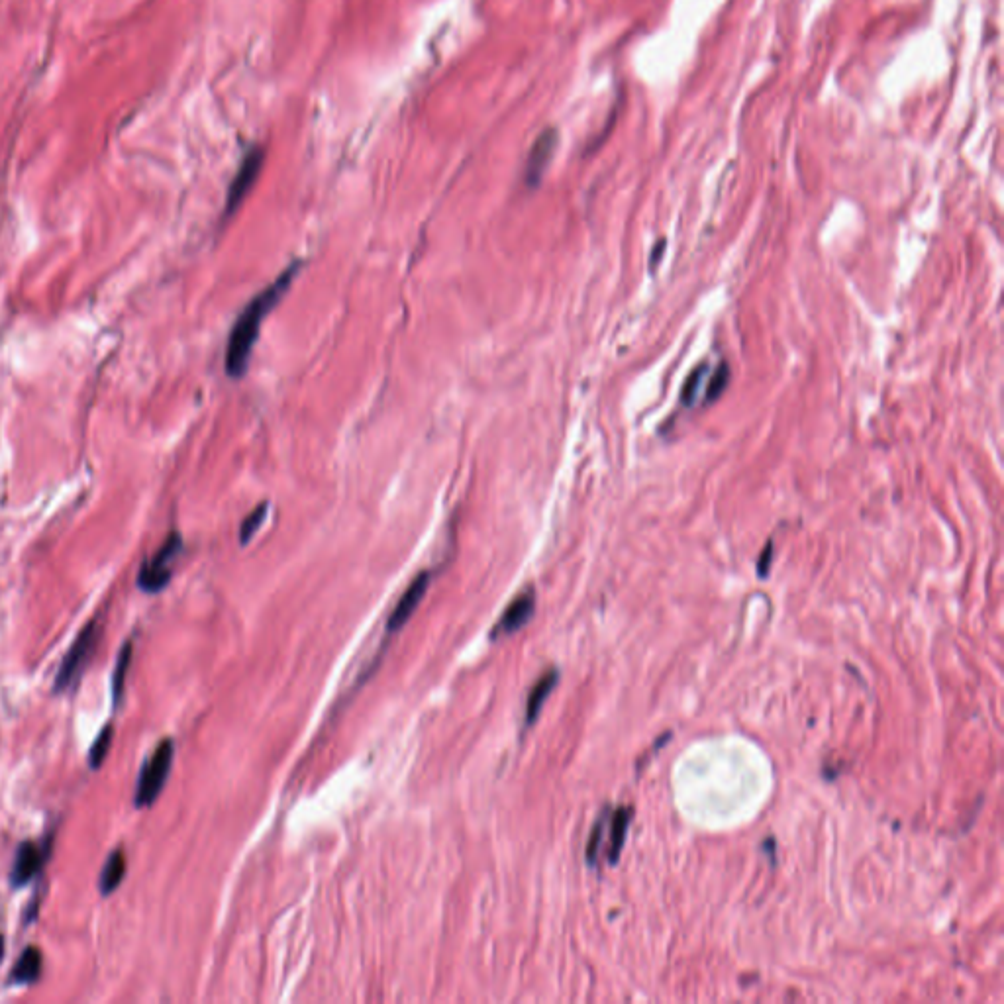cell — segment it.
<instances>
[{"mask_svg": "<svg viewBox=\"0 0 1004 1004\" xmlns=\"http://www.w3.org/2000/svg\"><path fill=\"white\" fill-rule=\"evenodd\" d=\"M301 267L302 261H295L291 267H287L277 277V281H273L253 301L248 302V306L238 316V320L230 332L228 346H226V373L230 377L240 379L246 375L248 365H250L251 352H253L255 342L259 338V330L263 326V320L277 306V302L285 297V293L289 291V287L295 281Z\"/></svg>", "mask_w": 1004, "mask_h": 1004, "instance_id": "cell-1", "label": "cell"}, {"mask_svg": "<svg viewBox=\"0 0 1004 1004\" xmlns=\"http://www.w3.org/2000/svg\"><path fill=\"white\" fill-rule=\"evenodd\" d=\"M173 757H175V744H173V740L165 738L153 750L150 759L142 767L138 787H136V797H134V803L138 808L151 806L157 801V797L163 791L165 781L169 779Z\"/></svg>", "mask_w": 1004, "mask_h": 1004, "instance_id": "cell-2", "label": "cell"}, {"mask_svg": "<svg viewBox=\"0 0 1004 1004\" xmlns=\"http://www.w3.org/2000/svg\"><path fill=\"white\" fill-rule=\"evenodd\" d=\"M181 552H183V538L179 532H171L155 555L140 567L138 587L148 595L163 591L173 577V563L177 561Z\"/></svg>", "mask_w": 1004, "mask_h": 1004, "instance_id": "cell-3", "label": "cell"}, {"mask_svg": "<svg viewBox=\"0 0 1004 1004\" xmlns=\"http://www.w3.org/2000/svg\"><path fill=\"white\" fill-rule=\"evenodd\" d=\"M99 636H101V626L97 620H91L83 628V632L77 636V640L73 642V646L69 648V652L65 653V657L61 661V667L57 671L55 685H53L55 693H63L79 677V673L85 669V665L89 663L91 655L97 648Z\"/></svg>", "mask_w": 1004, "mask_h": 1004, "instance_id": "cell-4", "label": "cell"}, {"mask_svg": "<svg viewBox=\"0 0 1004 1004\" xmlns=\"http://www.w3.org/2000/svg\"><path fill=\"white\" fill-rule=\"evenodd\" d=\"M261 165H263V151L253 150L244 157L232 185H230V191H228V201H226V216L234 214L238 210V206L244 202V199L248 197V193L251 191V187L255 185L257 181V175L261 171Z\"/></svg>", "mask_w": 1004, "mask_h": 1004, "instance_id": "cell-5", "label": "cell"}, {"mask_svg": "<svg viewBox=\"0 0 1004 1004\" xmlns=\"http://www.w3.org/2000/svg\"><path fill=\"white\" fill-rule=\"evenodd\" d=\"M534 610H536V595L532 591L518 595L502 612L501 620L493 626L491 640H501L504 636L518 632L524 624L530 622V618L534 616Z\"/></svg>", "mask_w": 1004, "mask_h": 1004, "instance_id": "cell-6", "label": "cell"}, {"mask_svg": "<svg viewBox=\"0 0 1004 1004\" xmlns=\"http://www.w3.org/2000/svg\"><path fill=\"white\" fill-rule=\"evenodd\" d=\"M428 587H430V573L424 571V573L416 575V579L408 585V589L404 591L401 601L393 608V612H391V616L387 620V630L391 634L399 632L402 626L412 618V614L416 612L418 604L422 603Z\"/></svg>", "mask_w": 1004, "mask_h": 1004, "instance_id": "cell-7", "label": "cell"}, {"mask_svg": "<svg viewBox=\"0 0 1004 1004\" xmlns=\"http://www.w3.org/2000/svg\"><path fill=\"white\" fill-rule=\"evenodd\" d=\"M46 852H42L34 842H24L20 848H18V854H16V861H14V869H12V885L14 887H24L26 883H30L44 867V861H46Z\"/></svg>", "mask_w": 1004, "mask_h": 1004, "instance_id": "cell-8", "label": "cell"}, {"mask_svg": "<svg viewBox=\"0 0 1004 1004\" xmlns=\"http://www.w3.org/2000/svg\"><path fill=\"white\" fill-rule=\"evenodd\" d=\"M632 814L634 810L630 806H620L616 808L612 814H610V820H608V830H610V840H608V861L610 865H614L618 861V857L622 854V848H624V842H626V834H628V828H630V822H632Z\"/></svg>", "mask_w": 1004, "mask_h": 1004, "instance_id": "cell-9", "label": "cell"}, {"mask_svg": "<svg viewBox=\"0 0 1004 1004\" xmlns=\"http://www.w3.org/2000/svg\"><path fill=\"white\" fill-rule=\"evenodd\" d=\"M553 150H555V132L553 130H548L544 136L538 138L536 146L532 148V153L528 157V165H526V181L530 185H536L544 173V169L548 167L550 159H552Z\"/></svg>", "mask_w": 1004, "mask_h": 1004, "instance_id": "cell-10", "label": "cell"}, {"mask_svg": "<svg viewBox=\"0 0 1004 1004\" xmlns=\"http://www.w3.org/2000/svg\"><path fill=\"white\" fill-rule=\"evenodd\" d=\"M559 683V671L557 669H550L548 673H544L538 683L532 687L530 695H528V701H526V722L528 724H534L538 714L542 712L544 708V703L548 701V697L552 695L555 685Z\"/></svg>", "mask_w": 1004, "mask_h": 1004, "instance_id": "cell-11", "label": "cell"}, {"mask_svg": "<svg viewBox=\"0 0 1004 1004\" xmlns=\"http://www.w3.org/2000/svg\"><path fill=\"white\" fill-rule=\"evenodd\" d=\"M126 869H128V863H126V855L122 850H116L108 855V859L102 867L101 879H99V889L104 897L112 895L120 887V883L124 881Z\"/></svg>", "mask_w": 1004, "mask_h": 1004, "instance_id": "cell-12", "label": "cell"}, {"mask_svg": "<svg viewBox=\"0 0 1004 1004\" xmlns=\"http://www.w3.org/2000/svg\"><path fill=\"white\" fill-rule=\"evenodd\" d=\"M42 973V952L34 946L26 948L12 971V981L18 985L34 983Z\"/></svg>", "mask_w": 1004, "mask_h": 1004, "instance_id": "cell-13", "label": "cell"}, {"mask_svg": "<svg viewBox=\"0 0 1004 1004\" xmlns=\"http://www.w3.org/2000/svg\"><path fill=\"white\" fill-rule=\"evenodd\" d=\"M130 661H132V642H126L122 646L120 653H118V659H116V665H114V671H112V703H114V706H120V701H122V695H124V689H126V675H128V669H130Z\"/></svg>", "mask_w": 1004, "mask_h": 1004, "instance_id": "cell-14", "label": "cell"}, {"mask_svg": "<svg viewBox=\"0 0 1004 1004\" xmlns=\"http://www.w3.org/2000/svg\"><path fill=\"white\" fill-rule=\"evenodd\" d=\"M112 736H114V726L112 724H106L99 734V738L95 740V744L91 746V752H89V765L91 769H99L106 755L110 752V746H112Z\"/></svg>", "mask_w": 1004, "mask_h": 1004, "instance_id": "cell-15", "label": "cell"}, {"mask_svg": "<svg viewBox=\"0 0 1004 1004\" xmlns=\"http://www.w3.org/2000/svg\"><path fill=\"white\" fill-rule=\"evenodd\" d=\"M267 508H269V504H267V502L259 504V506L251 512L250 516L242 522V528H240V542H242V544H248L251 538L255 536V532L261 528V524H263V522H265V518H267Z\"/></svg>", "mask_w": 1004, "mask_h": 1004, "instance_id": "cell-16", "label": "cell"}, {"mask_svg": "<svg viewBox=\"0 0 1004 1004\" xmlns=\"http://www.w3.org/2000/svg\"><path fill=\"white\" fill-rule=\"evenodd\" d=\"M728 379H730V369H728V365L724 363V365H720V367L716 369V373L712 375V379H710V383H708V387H706L704 402L716 401V399L724 393V389H726V385H728Z\"/></svg>", "mask_w": 1004, "mask_h": 1004, "instance_id": "cell-17", "label": "cell"}, {"mask_svg": "<svg viewBox=\"0 0 1004 1004\" xmlns=\"http://www.w3.org/2000/svg\"><path fill=\"white\" fill-rule=\"evenodd\" d=\"M706 371H708V365H701V367H697V369L689 375V379L685 381V387H683V395H681V399H683V402H685L687 406H689V404H693L695 399H697V391H699V389H701V385H703V379L704 375H706Z\"/></svg>", "mask_w": 1004, "mask_h": 1004, "instance_id": "cell-18", "label": "cell"}, {"mask_svg": "<svg viewBox=\"0 0 1004 1004\" xmlns=\"http://www.w3.org/2000/svg\"><path fill=\"white\" fill-rule=\"evenodd\" d=\"M604 826H606V816H603V818L595 824L593 834H591V840H589V844H587V861H589V865H595V863H597L599 850H601V846H603Z\"/></svg>", "mask_w": 1004, "mask_h": 1004, "instance_id": "cell-19", "label": "cell"}, {"mask_svg": "<svg viewBox=\"0 0 1004 1004\" xmlns=\"http://www.w3.org/2000/svg\"><path fill=\"white\" fill-rule=\"evenodd\" d=\"M771 553H773V546H771V544H767L765 552L761 553L759 565H757V569H759V577H765V575H767L769 565H771Z\"/></svg>", "mask_w": 1004, "mask_h": 1004, "instance_id": "cell-20", "label": "cell"}, {"mask_svg": "<svg viewBox=\"0 0 1004 1004\" xmlns=\"http://www.w3.org/2000/svg\"><path fill=\"white\" fill-rule=\"evenodd\" d=\"M2 955H4V940L0 936V961H2Z\"/></svg>", "mask_w": 1004, "mask_h": 1004, "instance_id": "cell-21", "label": "cell"}]
</instances>
